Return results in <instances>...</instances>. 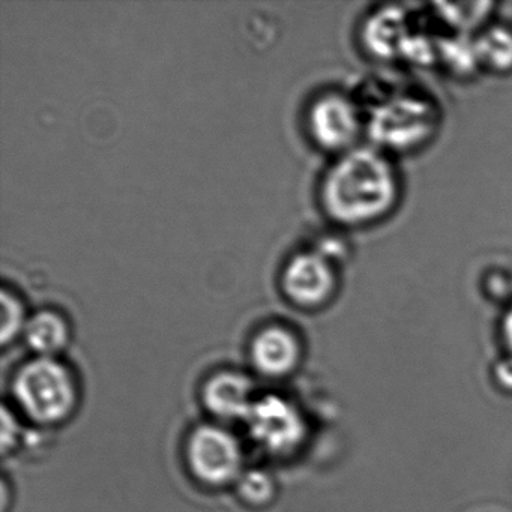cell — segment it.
<instances>
[{
  "instance_id": "obj_10",
  "label": "cell",
  "mask_w": 512,
  "mask_h": 512,
  "mask_svg": "<svg viewBox=\"0 0 512 512\" xmlns=\"http://www.w3.org/2000/svg\"><path fill=\"white\" fill-rule=\"evenodd\" d=\"M23 337L37 358H56L70 340V328L56 311H38L29 317Z\"/></svg>"
},
{
  "instance_id": "obj_3",
  "label": "cell",
  "mask_w": 512,
  "mask_h": 512,
  "mask_svg": "<svg viewBox=\"0 0 512 512\" xmlns=\"http://www.w3.org/2000/svg\"><path fill=\"white\" fill-rule=\"evenodd\" d=\"M185 457L194 478L211 487L236 484L245 470L241 442L223 425L194 428L185 446Z\"/></svg>"
},
{
  "instance_id": "obj_13",
  "label": "cell",
  "mask_w": 512,
  "mask_h": 512,
  "mask_svg": "<svg viewBox=\"0 0 512 512\" xmlns=\"http://www.w3.org/2000/svg\"><path fill=\"white\" fill-rule=\"evenodd\" d=\"M0 310H2V314H0V340H2V344H8L25 332L29 317H26L25 308H23L20 299L8 290H2Z\"/></svg>"
},
{
  "instance_id": "obj_14",
  "label": "cell",
  "mask_w": 512,
  "mask_h": 512,
  "mask_svg": "<svg viewBox=\"0 0 512 512\" xmlns=\"http://www.w3.org/2000/svg\"><path fill=\"white\" fill-rule=\"evenodd\" d=\"M20 434H22V427H20L19 419L8 407H4L2 410V451L4 454L16 448Z\"/></svg>"
},
{
  "instance_id": "obj_5",
  "label": "cell",
  "mask_w": 512,
  "mask_h": 512,
  "mask_svg": "<svg viewBox=\"0 0 512 512\" xmlns=\"http://www.w3.org/2000/svg\"><path fill=\"white\" fill-rule=\"evenodd\" d=\"M244 424L251 440L275 457L293 454L307 433L301 410L289 398L278 394L257 397Z\"/></svg>"
},
{
  "instance_id": "obj_12",
  "label": "cell",
  "mask_w": 512,
  "mask_h": 512,
  "mask_svg": "<svg viewBox=\"0 0 512 512\" xmlns=\"http://www.w3.org/2000/svg\"><path fill=\"white\" fill-rule=\"evenodd\" d=\"M235 485L239 497L253 506H263L271 502L277 491L274 478L262 469H245Z\"/></svg>"
},
{
  "instance_id": "obj_1",
  "label": "cell",
  "mask_w": 512,
  "mask_h": 512,
  "mask_svg": "<svg viewBox=\"0 0 512 512\" xmlns=\"http://www.w3.org/2000/svg\"><path fill=\"white\" fill-rule=\"evenodd\" d=\"M400 197L397 170L376 148L344 152L326 173L322 203L329 217L344 226H364L388 215Z\"/></svg>"
},
{
  "instance_id": "obj_8",
  "label": "cell",
  "mask_w": 512,
  "mask_h": 512,
  "mask_svg": "<svg viewBox=\"0 0 512 512\" xmlns=\"http://www.w3.org/2000/svg\"><path fill=\"white\" fill-rule=\"evenodd\" d=\"M203 404L218 421H245L254 401L253 382L239 371H220L203 386Z\"/></svg>"
},
{
  "instance_id": "obj_15",
  "label": "cell",
  "mask_w": 512,
  "mask_h": 512,
  "mask_svg": "<svg viewBox=\"0 0 512 512\" xmlns=\"http://www.w3.org/2000/svg\"><path fill=\"white\" fill-rule=\"evenodd\" d=\"M503 335H505L506 344L512 352V308L506 313L505 320H503Z\"/></svg>"
},
{
  "instance_id": "obj_9",
  "label": "cell",
  "mask_w": 512,
  "mask_h": 512,
  "mask_svg": "<svg viewBox=\"0 0 512 512\" xmlns=\"http://www.w3.org/2000/svg\"><path fill=\"white\" fill-rule=\"evenodd\" d=\"M251 362L263 376L283 377L292 373L301 358V344L283 326H268L254 337Z\"/></svg>"
},
{
  "instance_id": "obj_6",
  "label": "cell",
  "mask_w": 512,
  "mask_h": 512,
  "mask_svg": "<svg viewBox=\"0 0 512 512\" xmlns=\"http://www.w3.org/2000/svg\"><path fill=\"white\" fill-rule=\"evenodd\" d=\"M314 140L329 151L347 152L361 136L358 106L346 95L328 94L314 101L308 115Z\"/></svg>"
},
{
  "instance_id": "obj_7",
  "label": "cell",
  "mask_w": 512,
  "mask_h": 512,
  "mask_svg": "<svg viewBox=\"0 0 512 512\" xmlns=\"http://www.w3.org/2000/svg\"><path fill=\"white\" fill-rule=\"evenodd\" d=\"M337 286L334 262L319 251L296 254L283 274L286 295L296 304L313 307L331 298Z\"/></svg>"
},
{
  "instance_id": "obj_11",
  "label": "cell",
  "mask_w": 512,
  "mask_h": 512,
  "mask_svg": "<svg viewBox=\"0 0 512 512\" xmlns=\"http://www.w3.org/2000/svg\"><path fill=\"white\" fill-rule=\"evenodd\" d=\"M479 64L496 73L512 71V31L505 26L494 25L485 29L475 43Z\"/></svg>"
},
{
  "instance_id": "obj_2",
  "label": "cell",
  "mask_w": 512,
  "mask_h": 512,
  "mask_svg": "<svg viewBox=\"0 0 512 512\" xmlns=\"http://www.w3.org/2000/svg\"><path fill=\"white\" fill-rule=\"evenodd\" d=\"M11 392L23 415L40 425L67 421L77 407L79 386L58 358H35L14 374Z\"/></svg>"
},
{
  "instance_id": "obj_4",
  "label": "cell",
  "mask_w": 512,
  "mask_h": 512,
  "mask_svg": "<svg viewBox=\"0 0 512 512\" xmlns=\"http://www.w3.org/2000/svg\"><path fill=\"white\" fill-rule=\"evenodd\" d=\"M437 118L430 101L419 97H397L377 107L368 131L371 139L386 149L416 148L434 134Z\"/></svg>"
}]
</instances>
